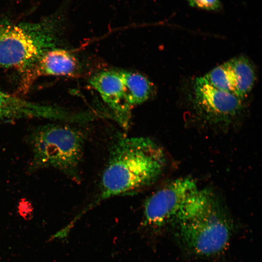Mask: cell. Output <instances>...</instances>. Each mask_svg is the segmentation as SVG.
<instances>
[{
	"mask_svg": "<svg viewBox=\"0 0 262 262\" xmlns=\"http://www.w3.org/2000/svg\"><path fill=\"white\" fill-rule=\"evenodd\" d=\"M123 83L124 101L130 110L131 106L144 102L153 92L150 82L143 75L130 71H120Z\"/></svg>",
	"mask_w": 262,
	"mask_h": 262,
	"instance_id": "11",
	"label": "cell"
},
{
	"mask_svg": "<svg viewBox=\"0 0 262 262\" xmlns=\"http://www.w3.org/2000/svg\"><path fill=\"white\" fill-rule=\"evenodd\" d=\"M55 115L53 106L29 101L0 89V121L27 118L51 120Z\"/></svg>",
	"mask_w": 262,
	"mask_h": 262,
	"instance_id": "9",
	"label": "cell"
},
{
	"mask_svg": "<svg viewBox=\"0 0 262 262\" xmlns=\"http://www.w3.org/2000/svg\"><path fill=\"white\" fill-rule=\"evenodd\" d=\"M57 42L52 25L0 22V66L24 71Z\"/></svg>",
	"mask_w": 262,
	"mask_h": 262,
	"instance_id": "5",
	"label": "cell"
},
{
	"mask_svg": "<svg viewBox=\"0 0 262 262\" xmlns=\"http://www.w3.org/2000/svg\"><path fill=\"white\" fill-rule=\"evenodd\" d=\"M28 139L32 151L30 170L53 168L80 181L84 144L80 131L68 126L49 124L37 128Z\"/></svg>",
	"mask_w": 262,
	"mask_h": 262,
	"instance_id": "2",
	"label": "cell"
},
{
	"mask_svg": "<svg viewBox=\"0 0 262 262\" xmlns=\"http://www.w3.org/2000/svg\"><path fill=\"white\" fill-rule=\"evenodd\" d=\"M190 99L196 115L211 124H228L243 112L242 99L212 85L203 78H196Z\"/></svg>",
	"mask_w": 262,
	"mask_h": 262,
	"instance_id": "6",
	"label": "cell"
},
{
	"mask_svg": "<svg viewBox=\"0 0 262 262\" xmlns=\"http://www.w3.org/2000/svg\"><path fill=\"white\" fill-rule=\"evenodd\" d=\"M110 149L94 205L151 185L165 169L164 152L150 138L121 136L115 140Z\"/></svg>",
	"mask_w": 262,
	"mask_h": 262,
	"instance_id": "1",
	"label": "cell"
},
{
	"mask_svg": "<svg viewBox=\"0 0 262 262\" xmlns=\"http://www.w3.org/2000/svg\"><path fill=\"white\" fill-rule=\"evenodd\" d=\"M209 192L189 178H180L164 185L145 201L144 224L154 228L175 226L196 215L211 202Z\"/></svg>",
	"mask_w": 262,
	"mask_h": 262,
	"instance_id": "3",
	"label": "cell"
},
{
	"mask_svg": "<svg viewBox=\"0 0 262 262\" xmlns=\"http://www.w3.org/2000/svg\"><path fill=\"white\" fill-rule=\"evenodd\" d=\"M174 227L176 238L184 249L204 257L222 252L233 231L229 217L213 198L196 215Z\"/></svg>",
	"mask_w": 262,
	"mask_h": 262,
	"instance_id": "4",
	"label": "cell"
},
{
	"mask_svg": "<svg viewBox=\"0 0 262 262\" xmlns=\"http://www.w3.org/2000/svg\"><path fill=\"white\" fill-rule=\"evenodd\" d=\"M192 7L208 11H219L222 8L220 0H187Z\"/></svg>",
	"mask_w": 262,
	"mask_h": 262,
	"instance_id": "12",
	"label": "cell"
},
{
	"mask_svg": "<svg viewBox=\"0 0 262 262\" xmlns=\"http://www.w3.org/2000/svg\"><path fill=\"white\" fill-rule=\"evenodd\" d=\"M89 83L114 111L115 120L127 130L129 126L130 110L124 101L123 83L120 71L100 72L91 78Z\"/></svg>",
	"mask_w": 262,
	"mask_h": 262,
	"instance_id": "8",
	"label": "cell"
},
{
	"mask_svg": "<svg viewBox=\"0 0 262 262\" xmlns=\"http://www.w3.org/2000/svg\"><path fill=\"white\" fill-rule=\"evenodd\" d=\"M78 66L75 57L68 50L56 48L50 49L24 71L20 90L27 91L33 82L41 76H72L77 72Z\"/></svg>",
	"mask_w": 262,
	"mask_h": 262,
	"instance_id": "7",
	"label": "cell"
},
{
	"mask_svg": "<svg viewBox=\"0 0 262 262\" xmlns=\"http://www.w3.org/2000/svg\"><path fill=\"white\" fill-rule=\"evenodd\" d=\"M229 93L243 99L251 91L256 80L253 65L246 57H234L222 64Z\"/></svg>",
	"mask_w": 262,
	"mask_h": 262,
	"instance_id": "10",
	"label": "cell"
}]
</instances>
